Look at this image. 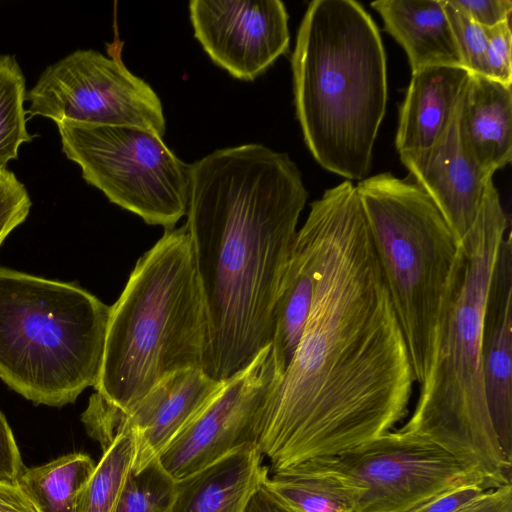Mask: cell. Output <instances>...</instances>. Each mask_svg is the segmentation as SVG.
Listing matches in <instances>:
<instances>
[{"label":"cell","mask_w":512,"mask_h":512,"mask_svg":"<svg viewBox=\"0 0 512 512\" xmlns=\"http://www.w3.org/2000/svg\"><path fill=\"white\" fill-rule=\"evenodd\" d=\"M457 512H512V484L483 492Z\"/></svg>","instance_id":"1f68e13d"},{"label":"cell","mask_w":512,"mask_h":512,"mask_svg":"<svg viewBox=\"0 0 512 512\" xmlns=\"http://www.w3.org/2000/svg\"><path fill=\"white\" fill-rule=\"evenodd\" d=\"M32 202L16 175L0 169V246L13 229L24 222Z\"/></svg>","instance_id":"4316f807"},{"label":"cell","mask_w":512,"mask_h":512,"mask_svg":"<svg viewBox=\"0 0 512 512\" xmlns=\"http://www.w3.org/2000/svg\"><path fill=\"white\" fill-rule=\"evenodd\" d=\"M451 2L484 28H491L510 20L512 11L510 0H451Z\"/></svg>","instance_id":"f546056e"},{"label":"cell","mask_w":512,"mask_h":512,"mask_svg":"<svg viewBox=\"0 0 512 512\" xmlns=\"http://www.w3.org/2000/svg\"><path fill=\"white\" fill-rule=\"evenodd\" d=\"M95 466L89 455L69 453L25 468L16 484L38 512H77L80 495Z\"/></svg>","instance_id":"7402d4cb"},{"label":"cell","mask_w":512,"mask_h":512,"mask_svg":"<svg viewBox=\"0 0 512 512\" xmlns=\"http://www.w3.org/2000/svg\"><path fill=\"white\" fill-rule=\"evenodd\" d=\"M294 469L348 478L361 489L356 512H408L446 489L471 481H484L494 488L440 446L399 429L290 470Z\"/></svg>","instance_id":"30bf717a"},{"label":"cell","mask_w":512,"mask_h":512,"mask_svg":"<svg viewBox=\"0 0 512 512\" xmlns=\"http://www.w3.org/2000/svg\"><path fill=\"white\" fill-rule=\"evenodd\" d=\"M486 77L511 86L512 84V32L510 20L486 28Z\"/></svg>","instance_id":"83f0119b"},{"label":"cell","mask_w":512,"mask_h":512,"mask_svg":"<svg viewBox=\"0 0 512 512\" xmlns=\"http://www.w3.org/2000/svg\"><path fill=\"white\" fill-rule=\"evenodd\" d=\"M62 151L84 180L149 225L173 229L187 213L191 164L138 127L56 123Z\"/></svg>","instance_id":"ba28073f"},{"label":"cell","mask_w":512,"mask_h":512,"mask_svg":"<svg viewBox=\"0 0 512 512\" xmlns=\"http://www.w3.org/2000/svg\"><path fill=\"white\" fill-rule=\"evenodd\" d=\"M25 468L13 432L0 410V482L16 484Z\"/></svg>","instance_id":"4dcf8cb0"},{"label":"cell","mask_w":512,"mask_h":512,"mask_svg":"<svg viewBox=\"0 0 512 512\" xmlns=\"http://www.w3.org/2000/svg\"><path fill=\"white\" fill-rule=\"evenodd\" d=\"M296 115L316 162L350 180L370 171L387 103L378 27L354 0H314L291 57Z\"/></svg>","instance_id":"277c9868"},{"label":"cell","mask_w":512,"mask_h":512,"mask_svg":"<svg viewBox=\"0 0 512 512\" xmlns=\"http://www.w3.org/2000/svg\"><path fill=\"white\" fill-rule=\"evenodd\" d=\"M313 245L302 226L281 282L271 342L273 383L286 371L302 337L310 312L314 279Z\"/></svg>","instance_id":"ffe728a7"},{"label":"cell","mask_w":512,"mask_h":512,"mask_svg":"<svg viewBox=\"0 0 512 512\" xmlns=\"http://www.w3.org/2000/svg\"><path fill=\"white\" fill-rule=\"evenodd\" d=\"M273 381L271 345L225 380L217 394L169 442L158 459L179 481L231 452L256 446L259 410Z\"/></svg>","instance_id":"8fae6325"},{"label":"cell","mask_w":512,"mask_h":512,"mask_svg":"<svg viewBox=\"0 0 512 512\" xmlns=\"http://www.w3.org/2000/svg\"><path fill=\"white\" fill-rule=\"evenodd\" d=\"M458 108L433 145L399 155L460 242L477 217L486 184L493 175L484 172L465 149L459 134Z\"/></svg>","instance_id":"5bb4252c"},{"label":"cell","mask_w":512,"mask_h":512,"mask_svg":"<svg viewBox=\"0 0 512 512\" xmlns=\"http://www.w3.org/2000/svg\"><path fill=\"white\" fill-rule=\"evenodd\" d=\"M176 483L154 458L129 472L114 512H171Z\"/></svg>","instance_id":"d4e9b609"},{"label":"cell","mask_w":512,"mask_h":512,"mask_svg":"<svg viewBox=\"0 0 512 512\" xmlns=\"http://www.w3.org/2000/svg\"><path fill=\"white\" fill-rule=\"evenodd\" d=\"M385 30L404 49L412 72L462 66L442 0H379L371 3Z\"/></svg>","instance_id":"d6986e66"},{"label":"cell","mask_w":512,"mask_h":512,"mask_svg":"<svg viewBox=\"0 0 512 512\" xmlns=\"http://www.w3.org/2000/svg\"><path fill=\"white\" fill-rule=\"evenodd\" d=\"M489 489L493 488L484 481L462 483L440 492L408 512H457Z\"/></svg>","instance_id":"f1b7e54d"},{"label":"cell","mask_w":512,"mask_h":512,"mask_svg":"<svg viewBox=\"0 0 512 512\" xmlns=\"http://www.w3.org/2000/svg\"><path fill=\"white\" fill-rule=\"evenodd\" d=\"M111 306L74 284L0 267V379L35 405L98 383Z\"/></svg>","instance_id":"8992f818"},{"label":"cell","mask_w":512,"mask_h":512,"mask_svg":"<svg viewBox=\"0 0 512 512\" xmlns=\"http://www.w3.org/2000/svg\"><path fill=\"white\" fill-rule=\"evenodd\" d=\"M356 189L414 379L421 386L432 367L460 242L415 181L384 172L361 180Z\"/></svg>","instance_id":"52a82bcc"},{"label":"cell","mask_w":512,"mask_h":512,"mask_svg":"<svg viewBox=\"0 0 512 512\" xmlns=\"http://www.w3.org/2000/svg\"><path fill=\"white\" fill-rule=\"evenodd\" d=\"M121 46L116 39L108 44L110 57L92 49L76 50L48 66L26 93L27 113L55 123L138 127L163 138L162 103L151 86L125 66Z\"/></svg>","instance_id":"9c48e42d"},{"label":"cell","mask_w":512,"mask_h":512,"mask_svg":"<svg viewBox=\"0 0 512 512\" xmlns=\"http://www.w3.org/2000/svg\"><path fill=\"white\" fill-rule=\"evenodd\" d=\"M206 305L186 224L165 230L111 306L95 392L128 413L162 379L205 369Z\"/></svg>","instance_id":"5b68a950"},{"label":"cell","mask_w":512,"mask_h":512,"mask_svg":"<svg viewBox=\"0 0 512 512\" xmlns=\"http://www.w3.org/2000/svg\"><path fill=\"white\" fill-rule=\"evenodd\" d=\"M462 66L472 74L486 76V28L474 22L451 0H442Z\"/></svg>","instance_id":"484cf974"},{"label":"cell","mask_w":512,"mask_h":512,"mask_svg":"<svg viewBox=\"0 0 512 512\" xmlns=\"http://www.w3.org/2000/svg\"><path fill=\"white\" fill-rule=\"evenodd\" d=\"M262 486L295 512H356L361 494L348 478L312 469L268 475Z\"/></svg>","instance_id":"44dd1931"},{"label":"cell","mask_w":512,"mask_h":512,"mask_svg":"<svg viewBox=\"0 0 512 512\" xmlns=\"http://www.w3.org/2000/svg\"><path fill=\"white\" fill-rule=\"evenodd\" d=\"M314 267L308 319L259 410L256 446L272 474L355 449L408 413L415 382L356 186L310 205Z\"/></svg>","instance_id":"6da1fadb"},{"label":"cell","mask_w":512,"mask_h":512,"mask_svg":"<svg viewBox=\"0 0 512 512\" xmlns=\"http://www.w3.org/2000/svg\"><path fill=\"white\" fill-rule=\"evenodd\" d=\"M482 376L489 417L512 463V244L508 233L496 258L482 330Z\"/></svg>","instance_id":"9a60e30c"},{"label":"cell","mask_w":512,"mask_h":512,"mask_svg":"<svg viewBox=\"0 0 512 512\" xmlns=\"http://www.w3.org/2000/svg\"><path fill=\"white\" fill-rule=\"evenodd\" d=\"M223 383L202 369L180 370L158 382L128 413L119 412L93 393L81 421L102 451L120 432L130 431L136 442L131 470L137 471L159 457Z\"/></svg>","instance_id":"7c38bea8"},{"label":"cell","mask_w":512,"mask_h":512,"mask_svg":"<svg viewBox=\"0 0 512 512\" xmlns=\"http://www.w3.org/2000/svg\"><path fill=\"white\" fill-rule=\"evenodd\" d=\"M461 141L489 175L512 159V91L486 76L470 73L458 108Z\"/></svg>","instance_id":"e0dca14e"},{"label":"cell","mask_w":512,"mask_h":512,"mask_svg":"<svg viewBox=\"0 0 512 512\" xmlns=\"http://www.w3.org/2000/svg\"><path fill=\"white\" fill-rule=\"evenodd\" d=\"M245 512H295L262 485L254 493Z\"/></svg>","instance_id":"836d02e7"},{"label":"cell","mask_w":512,"mask_h":512,"mask_svg":"<svg viewBox=\"0 0 512 512\" xmlns=\"http://www.w3.org/2000/svg\"><path fill=\"white\" fill-rule=\"evenodd\" d=\"M26 93L25 78L16 59L0 55V169L18 158L21 144L33 139L26 129Z\"/></svg>","instance_id":"cb8c5ba5"},{"label":"cell","mask_w":512,"mask_h":512,"mask_svg":"<svg viewBox=\"0 0 512 512\" xmlns=\"http://www.w3.org/2000/svg\"><path fill=\"white\" fill-rule=\"evenodd\" d=\"M508 219L491 178L477 217L460 240L438 328L434 359L416 407L399 430L440 446L495 488L511 466L494 432L482 376L486 297Z\"/></svg>","instance_id":"3957f363"},{"label":"cell","mask_w":512,"mask_h":512,"mask_svg":"<svg viewBox=\"0 0 512 512\" xmlns=\"http://www.w3.org/2000/svg\"><path fill=\"white\" fill-rule=\"evenodd\" d=\"M0 512H38L17 484L0 482Z\"/></svg>","instance_id":"d6a6232c"},{"label":"cell","mask_w":512,"mask_h":512,"mask_svg":"<svg viewBox=\"0 0 512 512\" xmlns=\"http://www.w3.org/2000/svg\"><path fill=\"white\" fill-rule=\"evenodd\" d=\"M460 66H434L412 72L399 111L395 147L399 154L426 149L450 125L469 79Z\"/></svg>","instance_id":"2e32d148"},{"label":"cell","mask_w":512,"mask_h":512,"mask_svg":"<svg viewBox=\"0 0 512 512\" xmlns=\"http://www.w3.org/2000/svg\"><path fill=\"white\" fill-rule=\"evenodd\" d=\"M257 446L235 450L176 483L171 512H245L269 475Z\"/></svg>","instance_id":"ac0fdd59"},{"label":"cell","mask_w":512,"mask_h":512,"mask_svg":"<svg viewBox=\"0 0 512 512\" xmlns=\"http://www.w3.org/2000/svg\"><path fill=\"white\" fill-rule=\"evenodd\" d=\"M136 442L130 431L120 432L103 455L84 487L77 512H114L135 458Z\"/></svg>","instance_id":"603a6c76"},{"label":"cell","mask_w":512,"mask_h":512,"mask_svg":"<svg viewBox=\"0 0 512 512\" xmlns=\"http://www.w3.org/2000/svg\"><path fill=\"white\" fill-rule=\"evenodd\" d=\"M308 192L287 153L262 144L191 164L185 223L206 305L204 371L225 381L271 345L276 302Z\"/></svg>","instance_id":"7a4b0ae2"},{"label":"cell","mask_w":512,"mask_h":512,"mask_svg":"<svg viewBox=\"0 0 512 512\" xmlns=\"http://www.w3.org/2000/svg\"><path fill=\"white\" fill-rule=\"evenodd\" d=\"M194 36L234 78L252 81L289 48L288 13L280 0L189 2Z\"/></svg>","instance_id":"4fadbf2b"}]
</instances>
